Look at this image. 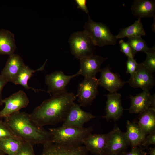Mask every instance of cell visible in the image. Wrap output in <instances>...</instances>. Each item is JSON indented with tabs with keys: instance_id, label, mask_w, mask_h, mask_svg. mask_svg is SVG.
Masks as SVG:
<instances>
[{
	"instance_id": "obj_1",
	"label": "cell",
	"mask_w": 155,
	"mask_h": 155,
	"mask_svg": "<svg viewBox=\"0 0 155 155\" xmlns=\"http://www.w3.org/2000/svg\"><path fill=\"white\" fill-rule=\"evenodd\" d=\"M76 98L73 93L67 92L53 96L34 109L30 114V118L42 127L64 121Z\"/></svg>"
},
{
	"instance_id": "obj_2",
	"label": "cell",
	"mask_w": 155,
	"mask_h": 155,
	"mask_svg": "<svg viewBox=\"0 0 155 155\" xmlns=\"http://www.w3.org/2000/svg\"><path fill=\"white\" fill-rule=\"evenodd\" d=\"M4 118V121L21 140L33 145L41 144L44 146L53 143L50 132L33 121L30 114L19 111Z\"/></svg>"
},
{
	"instance_id": "obj_3",
	"label": "cell",
	"mask_w": 155,
	"mask_h": 155,
	"mask_svg": "<svg viewBox=\"0 0 155 155\" xmlns=\"http://www.w3.org/2000/svg\"><path fill=\"white\" fill-rule=\"evenodd\" d=\"M94 125L88 127H61L49 129L53 143L81 145L85 139L91 134Z\"/></svg>"
},
{
	"instance_id": "obj_4",
	"label": "cell",
	"mask_w": 155,
	"mask_h": 155,
	"mask_svg": "<svg viewBox=\"0 0 155 155\" xmlns=\"http://www.w3.org/2000/svg\"><path fill=\"white\" fill-rule=\"evenodd\" d=\"M84 27L95 46L115 45L117 42V39L109 28L104 24L93 21L89 15Z\"/></svg>"
},
{
	"instance_id": "obj_5",
	"label": "cell",
	"mask_w": 155,
	"mask_h": 155,
	"mask_svg": "<svg viewBox=\"0 0 155 155\" xmlns=\"http://www.w3.org/2000/svg\"><path fill=\"white\" fill-rule=\"evenodd\" d=\"M69 42L71 52L75 58L80 60L93 55L96 46L84 30L73 33Z\"/></svg>"
},
{
	"instance_id": "obj_6",
	"label": "cell",
	"mask_w": 155,
	"mask_h": 155,
	"mask_svg": "<svg viewBox=\"0 0 155 155\" xmlns=\"http://www.w3.org/2000/svg\"><path fill=\"white\" fill-rule=\"evenodd\" d=\"M98 79L96 77H85L78 85L76 95L81 107H85L91 104L98 93Z\"/></svg>"
},
{
	"instance_id": "obj_7",
	"label": "cell",
	"mask_w": 155,
	"mask_h": 155,
	"mask_svg": "<svg viewBox=\"0 0 155 155\" xmlns=\"http://www.w3.org/2000/svg\"><path fill=\"white\" fill-rule=\"evenodd\" d=\"M108 133L107 146L103 155H121L126 151L130 144L125 133L117 126Z\"/></svg>"
},
{
	"instance_id": "obj_8",
	"label": "cell",
	"mask_w": 155,
	"mask_h": 155,
	"mask_svg": "<svg viewBox=\"0 0 155 155\" xmlns=\"http://www.w3.org/2000/svg\"><path fill=\"white\" fill-rule=\"evenodd\" d=\"M79 75V71L71 75H65L61 71L47 75L45 78V82L48 88L47 92L53 96L67 92V85L72 79Z\"/></svg>"
},
{
	"instance_id": "obj_9",
	"label": "cell",
	"mask_w": 155,
	"mask_h": 155,
	"mask_svg": "<svg viewBox=\"0 0 155 155\" xmlns=\"http://www.w3.org/2000/svg\"><path fill=\"white\" fill-rule=\"evenodd\" d=\"M2 102L5 104V106L0 111V118H4L26 107L29 100L26 93L20 90L3 99Z\"/></svg>"
},
{
	"instance_id": "obj_10",
	"label": "cell",
	"mask_w": 155,
	"mask_h": 155,
	"mask_svg": "<svg viewBox=\"0 0 155 155\" xmlns=\"http://www.w3.org/2000/svg\"><path fill=\"white\" fill-rule=\"evenodd\" d=\"M152 73L142 63H138L136 71L131 75L127 82L132 87L149 91L155 84L154 78Z\"/></svg>"
},
{
	"instance_id": "obj_11",
	"label": "cell",
	"mask_w": 155,
	"mask_h": 155,
	"mask_svg": "<svg viewBox=\"0 0 155 155\" xmlns=\"http://www.w3.org/2000/svg\"><path fill=\"white\" fill-rule=\"evenodd\" d=\"M40 155H88L85 146L52 143L43 146Z\"/></svg>"
},
{
	"instance_id": "obj_12",
	"label": "cell",
	"mask_w": 155,
	"mask_h": 155,
	"mask_svg": "<svg viewBox=\"0 0 155 155\" xmlns=\"http://www.w3.org/2000/svg\"><path fill=\"white\" fill-rule=\"evenodd\" d=\"M96 117L90 112L83 110L79 105L74 102L70 108L62 126L82 127L85 123Z\"/></svg>"
},
{
	"instance_id": "obj_13",
	"label": "cell",
	"mask_w": 155,
	"mask_h": 155,
	"mask_svg": "<svg viewBox=\"0 0 155 155\" xmlns=\"http://www.w3.org/2000/svg\"><path fill=\"white\" fill-rule=\"evenodd\" d=\"M130 113H140L150 108H155V94L151 95L149 91L144 90L135 96L130 95Z\"/></svg>"
},
{
	"instance_id": "obj_14",
	"label": "cell",
	"mask_w": 155,
	"mask_h": 155,
	"mask_svg": "<svg viewBox=\"0 0 155 155\" xmlns=\"http://www.w3.org/2000/svg\"><path fill=\"white\" fill-rule=\"evenodd\" d=\"M101 76L98 79L99 85L110 92V93L117 92L126 83L122 80L119 75L112 72L108 65L101 69Z\"/></svg>"
},
{
	"instance_id": "obj_15",
	"label": "cell",
	"mask_w": 155,
	"mask_h": 155,
	"mask_svg": "<svg viewBox=\"0 0 155 155\" xmlns=\"http://www.w3.org/2000/svg\"><path fill=\"white\" fill-rule=\"evenodd\" d=\"M107 58L92 55L80 59V75L84 77H94L100 72L101 66Z\"/></svg>"
},
{
	"instance_id": "obj_16",
	"label": "cell",
	"mask_w": 155,
	"mask_h": 155,
	"mask_svg": "<svg viewBox=\"0 0 155 155\" xmlns=\"http://www.w3.org/2000/svg\"><path fill=\"white\" fill-rule=\"evenodd\" d=\"M107 98L106 102V115L102 117L107 121H116L122 116L123 109L121 103V95L117 92L105 95Z\"/></svg>"
},
{
	"instance_id": "obj_17",
	"label": "cell",
	"mask_w": 155,
	"mask_h": 155,
	"mask_svg": "<svg viewBox=\"0 0 155 155\" xmlns=\"http://www.w3.org/2000/svg\"><path fill=\"white\" fill-rule=\"evenodd\" d=\"M25 65L21 57L14 53L9 56L1 74L8 82L13 83Z\"/></svg>"
},
{
	"instance_id": "obj_18",
	"label": "cell",
	"mask_w": 155,
	"mask_h": 155,
	"mask_svg": "<svg viewBox=\"0 0 155 155\" xmlns=\"http://www.w3.org/2000/svg\"><path fill=\"white\" fill-rule=\"evenodd\" d=\"M108 137V133L104 134L91 133L85 139L83 144L88 152L95 155H103Z\"/></svg>"
},
{
	"instance_id": "obj_19",
	"label": "cell",
	"mask_w": 155,
	"mask_h": 155,
	"mask_svg": "<svg viewBox=\"0 0 155 155\" xmlns=\"http://www.w3.org/2000/svg\"><path fill=\"white\" fill-rule=\"evenodd\" d=\"M131 11L133 15L141 19L143 18L155 17V1L151 0H135Z\"/></svg>"
},
{
	"instance_id": "obj_20",
	"label": "cell",
	"mask_w": 155,
	"mask_h": 155,
	"mask_svg": "<svg viewBox=\"0 0 155 155\" xmlns=\"http://www.w3.org/2000/svg\"><path fill=\"white\" fill-rule=\"evenodd\" d=\"M126 135L131 148L141 146L146 135L136 122L127 121Z\"/></svg>"
},
{
	"instance_id": "obj_21",
	"label": "cell",
	"mask_w": 155,
	"mask_h": 155,
	"mask_svg": "<svg viewBox=\"0 0 155 155\" xmlns=\"http://www.w3.org/2000/svg\"><path fill=\"white\" fill-rule=\"evenodd\" d=\"M139 116L137 123L146 135L155 132V108H149Z\"/></svg>"
},
{
	"instance_id": "obj_22",
	"label": "cell",
	"mask_w": 155,
	"mask_h": 155,
	"mask_svg": "<svg viewBox=\"0 0 155 155\" xmlns=\"http://www.w3.org/2000/svg\"><path fill=\"white\" fill-rule=\"evenodd\" d=\"M16 48L13 34L7 30H0V54L10 56Z\"/></svg>"
},
{
	"instance_id": "obj_23",
	"label": "cell",
	"mask_w": 155,
	"mask_h": 155,
	"mask_svg": "<svg viewBox=\"0 0 155 155\" xmlns=\"http://www.w3.org/2000/svg\"><path fill=\"white\" fill-rule=\"evenodd\" d=\"M47 60H46L44 64L40 68L36 70L31 69L28 66L25 65L18 75L16 79L13 83L16 85H20L26 89H32L35 92L43 91L42 90L35 89L30 87L28 85V81L33 75V73L35 72L42 71L44 69Z\"/></svg>"
},
{
	"instance_id": "obj_24",
	"label": "cell",
	"mask_w": 155,
	"mask_h": 155,
	"mask_svg": "<svg viewBox=\"0 0 155 155\" xmlns=\"http://www.w3.org/2000/svg\"><path fill=\"white\" fill-rule=\"evenodd\" d=\"M141 19H138L131 26L121 28L117 35L115 36L116 38L121 39L125 37L130 38L133 37H141L146 35Z\"/></svg>"
},
{
	"instance_id": "obj_25",
	"label": "cell",
	"mask_w": 155,
	"mask_h": 155,
	"mask_svg": "<svg viewBox=\"0 0 155 155\" xmlns=\"http://www.w3.org/2000/svg\"><path fill=\"white\" fill-rule=\"evenodd\" d=\"M22 141L13 138L1 140L0 150L8 155H16L20 148Z\"/></svg>"
},
{
	"instance_id": "obj_26",
	"label": "cell",
	"mask_w": 155,
	"mask_h": 155,
	"mask_svg": "<svg viewBox=\"0 0 155 155\" xmlns=\"http://www.w3.org/2000/svg\"><path fill=\"white\" fill-rule=\"evenodd\" d=\"M127 42L131 46L134 55L139 52L145 53L151 49L148 46L145 40L140 36L128 38Z\"/></svg>"
},
{
	"instance_id": "obj_27",
	"label": "cell",
	"mask_w": 155,
	"mask_h": 155,
	"mask_svg": "<svg viewBox=\"0 0 155 155\" xmlns=\"http://www.w3.org/2000/svg\"><path fill=\"white\" fill-rule=\"evenodd\" d=\"M146 57L142 64L152 73L155 71V48L153 47L145 53Z\"/></svg>"
},
{
	"instance_id": "obj_28",
	"label": "cell",
	"mask_w": 155,
	"mask_h": 155,
	"mask_svg": "<svg viewBox=\"0 0 155 155\" xmlns=\"http://www.w3.org/2000/svg\"><path fill=\"white\" fill-rule=\"evenodd\" d=\"M7 138H13L22 141L13 133L8 125L2 120H0V140Z\"/></svg>"
},
{
	"instance_id": "obj_29",
	"label": "cell",
	"mask_w": 155,
	"mask_h": 155,
	"mask_svg": "<svg viewBox=\"0 0 155 155\" xmlns=\"http://www.w3.org/2000/svg\"><path fill=\"white\" fill-rule=\"evenodd\" d=\"M16 155H36L33 145L24 140L22 142L20 148Z\"/></svg>"
},
{
	"instance_id": "obj_30",
	"label": "cell",
	"mask_w": 155,
	"mask_h": 155,
	"mask_svg": "<svg viewBox=\"0 0 155 155\" xmlns=\"http://www.w3.org/2000/svg\"><path fill=\"white\" fill-rule=\"evenodd\" d=\"M119 44L120 51L127 56L128 57L134 59L135 55L129 44L123 40H121L119 41Z\"/></svg>"
},
{
	"instance_id": "obj_31",
	"label": "cell",
	"mask_w": 155,
	"mask_h": 155,
	"mask_svg": "<svg viewBox=\"0 0 155 155\" xmlns=\"http://www.w3.org/2000/svg\"><path fill=\"white\" fill-rule=\"evenodd\" d=\"M138 65L135 59L128 57L126 62V73L131 75H133L136 71Z\"/></svg>"
},
{
	"instance_id": "obj_32",
	"label": "cell",
	"mask_w": 155,
	"mask_h": 155,
	"mask_svg": "<svg viewBox=\"0 0 155 155\" xmlns=\"http://www.w3.org/2000/svg\"><path fill=\"white\" fill-rule=\"evenodd\" d=\"M150 144H155V132L146 137L141 146L147 148Z\"/></svg>"
},
{
	"instance_id": "obj_33",
	"label": "cell",
	"mask_w": 155,
	"mask_h": 155,
	"mask_svg": "<svg viewBox=\"0 0 155 155\" xmlns=\"http://www.w3.org/2000/svg\"><path fill=\"white\" fill-rule=\"evenodd\" d=\"M147 153L144 152L142 148L135 147L131 148L129 152L126 151L123 153L121 155H147Z\"/></svg>"
},
{
	"instance_id": "obj_34",
	"label": "cell",
	"mask_w": 155,
	"mask_h": 155,
	"mask_svg": "<svg viewBox=\"0 0 155 155\" xmlns=\"http://www.w3.org/2000/svg\"><path fill=\"white\" fill-rule=\"evenodd\" d=\"M75 1L77 5L78 9H80L86 13H88L89 11L86 5V0H75Z\"/></svg>"
},
{
	"instance_id": "obj_35",
	"label": "cell",
	"mask_w": 155,
	"mask_h": 155,
	"mask_svg": "<svg viewBox=\"0 0 155 155\" xmlns=\"http://www.w3.org/2000/svg\"><path fill=\"white\" fill-rule=\"evenodd\" d=\"M8 82L0 74V97H2V92L4 86Z\"/></svg>"
},
{
	"instance_id": "obj_36",
	"label": "cell",
	"mask_w": 155,
	"mask_h": 155,
	"mask_svg": "<svg viewBox=\"0 0 155 155\" xmlns=\"http://www.w3.org/2000/svg\"><path fill=\"white\" fill-rule=\"evenodd\" d=\"M149 155H155V147L149 148Z\"/></svg>"
},
{
	"instance_id": "obj_37",
	"label": "cell",
	"mask_w": 155,
	"mask_h": 155,
	"mask_svg": "<svg viewBox=\"0 0 155 155\" xmlns=\"http://www.w3.org/2000/svg\"><path fill=\"white\" fill-rule=\"evenodd\" d=\"M3 99L2 97H0V106L2 105L3 104L2 102Z\"/></svg>"
},
{
	"instance_id": "obj_38",
	"label": "cell",
	"mask_w": 155,
	"mask_h": 155,
	"mask_svg": "<svg viewBox=\"0 0 155 155\" xmlns=\"http://www.w3.org/2000/svg\"><path fill=\"white\" fill-rule=\"evenodd\" d=\"M4 153L0 150V155H3Z\"/></svg>"
},
{
	"instance_id": "obj_39",
	"label": "cell",
	"mask_w": 155,
	"mask_h": 155,
	"mask_svg": "<svg viewBox=\"0 0 155 155\" xmlns=\"http://www.w3.org/2000/svg\"><path fill=\"white\" fill-rule=\"evenodd\" d=\"M109 155H117L115 154H111Z\"/></svg>"
}]
</instances>
